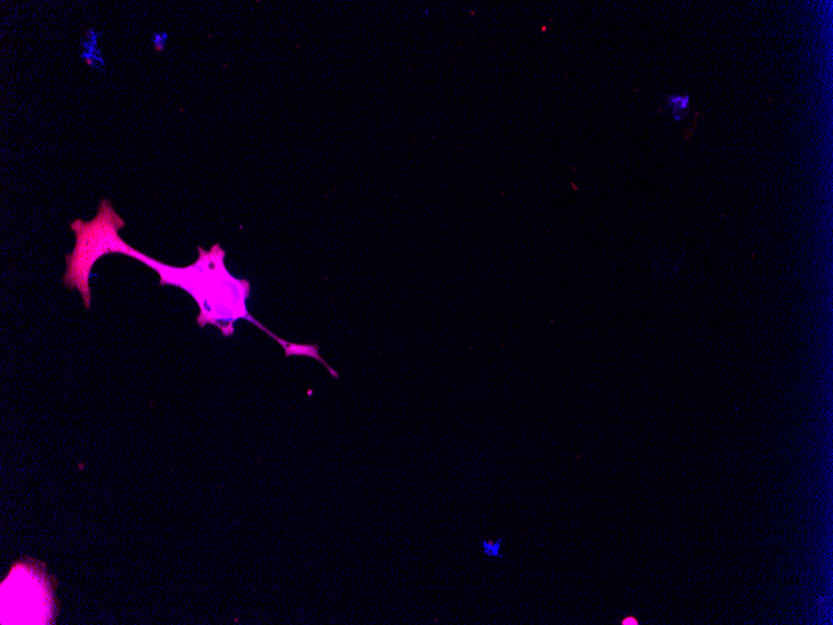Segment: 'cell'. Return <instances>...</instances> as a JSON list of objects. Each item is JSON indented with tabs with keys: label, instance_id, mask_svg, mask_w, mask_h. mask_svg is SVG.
Instances as JSON below:
<instances>
[{
	"label": "cell",
	"instance_id": "6da1fadb",
	"mask_svg": "<svg viewBox=\"0 0 833 625\" xmlns=\"http://www.w3.org/2000/svg\"><path fill=\"white\" fill-rule=\"evenodd\" d=\"M125 222L119 216L111 202L103 201L95 219L92 222L75 221L72 230L76 236L74 252L66 256L68 269L64 285L82 293L86 309H91L92 295L89 286L93 265L103 255L119 253L136 257L137 252L128 246L121 236Z\"/></svg>",
	"mask_w": 833,
	"mask_h": 625
},
{
	"label": "cell",
	"instance_id": "7a4b0ae2",
	"mask_svg": "<svg viewBox=\"0 0 833 625\" xmlns=\"http://www.w3.org/2000/svg\"><path fill=\"white\" fill-rule=\"evenodd\" d=\"M198 250L202 253L200 259L193 266L185 267V269L164 265L142 253L137 260L152 267L161 275L162 285L182 287V289L191 293L202 307L206 304L212 310L213 304H227L235 316L241 317L243 315L235 310V304L236 299L240 300V296L246 297V291L249 293V283L237 281L226 271L225 253L219 245L214 246L213 250L208 253L203 249Z\"/></svg>",
	"mask_w": 833,
	"mask_h": 625
},
{
	"label": "cell",
	"instance_id": "3957f363",
	"mask_svg": "<svg viewBox=\"0 0 833 625\" xmlns=\"http://www.w3.org/2000/svg\"><path fill=\"white\" fill-rule=\"evenodd\" d=\"M667 102L673 121L680 123L690 111V96L687 94H671L667 98Z\"/></svg>",
	"mask_w": 833,
	"mask_h": 625
},
{
	"label": "cell",
	"instance_id": "277c9868",
	"mask_svg": "<svg viewBox=\"0 0 833 625\" xmlns=\"http://www.w3.org/2000/svg\"><path fill=\"white\" fill-rule=\"evenodd\" d=\"M481 543L485 557L504 559V555L501 553L503 539H498L494 542L482 540Z\"/></svg>",
	"mask_w": 833,
	"mask_h": 625
}]
</instances>
